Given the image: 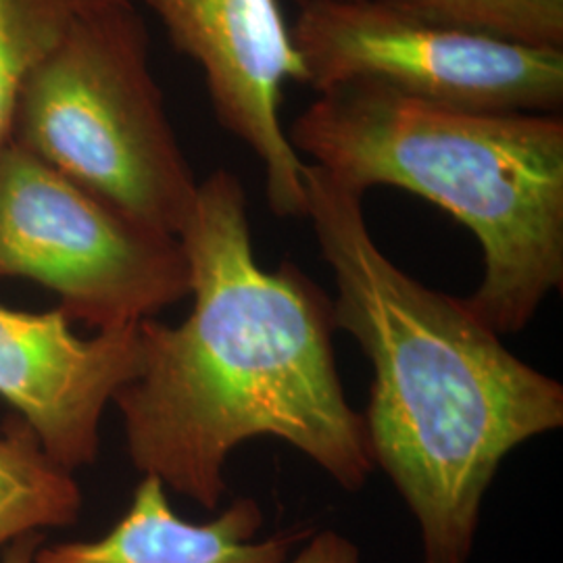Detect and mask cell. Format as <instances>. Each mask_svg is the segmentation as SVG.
Segmentation results:
<instances>
[{
    "mask_svg": "<svg viewBox=\"0 0 563 563\" xmlns=\"http://www.w3.org/2000/svg\"><path fill=\"white\" fill-rule=\"evenodd\" d=\"M0 278L38 282L69 322L99 332L190 297L178 236L134 222L13 141L0 148Z\"/></svg>",
    "mask_w": 563,
    "mask_h": 563,
    "instance_id": "cell-5",
    "label": "cell"
},
{
    "mask_svg": "<svg viewBox=\"0 0 563 563\" xmlns=\"http://www.w3.org/2000/svg\"><path fill=\"white\" fill-rule=\"evenodd\" d=\"M286 563H360V551L346 537L328 530L309 539L301 553Z\"/></svg>",
    "mask_w": 563,
    "mask_h": 563,
    "instance_id": "cell-13",
    "label": "cell"
},
{
    "mask_svg": "<svg viewBox=\"0 0 563 563\" xmlns=\"http://www.w3.org/2000/svg\"><path fill=\"white\" fill-rule=\"evenodd\" d=\"M42 544H44V534L23 537L2 551L0 563H36V553Z\"/></svg>",
    "mask_w": 563,
    "mask_h": 563,
    "instance_id": "cell-14",
    "label": "cell"
},
{
    "mask_svg": "<svg viewBox=\"0 0 563 563\" xmlns=\"http://www.w3.org/2000/svg\"><path fill=\"white\" fill-rule=\"evenodd\" d=\"M307 213L330 265L334 328L372 363L363 416L374 465L422 532L423 563H467L505 457L563 426V386L467 307L405 274L374 241L363 195L305 163Z\"/></svg>",
    "mask_w": 563,
    "mask_h": 563,
    "instance_id": "cell-2",
    "label": "cell"
},
{
    "mask_svg": "<svg viewBox=\"0 0 563 563\" xmlns=\"http://www.w3.org/2000/svg\"><path fill=\"white\" fill-rule=\"evenodd\" d=\"M174 48L201 69L216 120L265 167L276 218L307 213L305 162L280 121L286 81L307 86V69L278 0H141Z\"/></svg>",
    "mask_w": 563,
    "mask_h": 563,
    "instance_id": "cell-7",
    "label": "cell"
},
{
    "mask_svg": "<svg viewBox=\"0 0 563 563\" xmlns=\"http://www.w3.org/2000/svg\"><path fill=\"white\" fill-rule=\"evenodd\" d=\"M115 0H0V148L21 90L71 25Z\"/></svg>",
    "mask_w": 563,
    "mask_h": 563,
    "instance_id": "cell-11",
    "label": "cell"
},
{
    "mask_svg": "<svg viewBox=\"0 0 563 563\" xmlns=\"http://www.w3.org/2000/svg\"><path fill=\"white\" fill-rule=\"evenodd\" d=\"M178 241L192 311L180 325L139 323L141 374L113 399L134 467L216 509L230 453L274 437L360 490L374 460L342 390L325 292L292 263H257L246 192L228 169L199 181Z\"/></svg>",
    "mask_w": 563,
    "mask_h": 563,
    "instance_id": "cell-1",
    "label": "cell"
},
{
    "mask_svg": "<svg viewBox=\"0 0 563 563\" xmlns=\"http://www.w3.org/2000/svg\"><path fill=\"white\" fill-rule=\"evenodd\" d=\"M299 7H302V4H307V2H311V0H295Z\"/></svg>",
    "mask_w": 563,
    "mask_h": 563,
    "instance_id": "cell-15",
    "label": "cell"
},
{
    "mask_svg": "<svg viewBox=\"0 0 563 563\" xmlns=\"http://www.w3.org/2000/svg\"><path fill=\"white\" fill-rule=\"evenodd\" d=\"M288 141L365 197L393 186L434 202L483 246L467 307L499 336L518 334L563 284V118L465 111L369 81L318 92Z\"/></svg>",
    "mask_w": 563,
    "mask_h": 563,
    "instance_id": "cell-3",
    "label": "cell"
},
{
    "mask_svg": "<svg viewBox=\"0 0 563 563\" xmlns=\"http://www.w3.org/2000/svg\"><path fill=\"white\" fill-rule=\"evenodd\" d=\"M141 367L139 325L80 339L59 307L27 313L0 305V397L69 472L97 462L102 413Z\"/></svg>",
    "mask_w": 563,
    "mask_h": 563,
    "instance_id": "cell-8",
    "label": "cell"
},
{
    "mask_svg": "<svg viewBox=\"0 0 563 563\" xmlns=\"http://www.w3.org/2000/svg\"><path fill=\"white\" fill-rule=\"evenodd\" d=\"M411 18L518 42L563 48V0H383Z\"/></svg>",
    "mask_w": 563,
    "mask_h": 563,
    "instance_id": "cell-12",
    "label": "cell"
},
{
    "mask_svg": "<svg viewBox=\"0 0 563 563\" xmlns=\"http://www.w3.org/2000/svg\"><path fill=\"white\" fill-rule=\"evenodd\" d=\"M290 30L316 92L369 81L465 111L562 109L563 48L428 23L383 0H311Z\"/></svg>",
    "mask_w": 563,
    "mask_h": 563,
    "instance_id": "cell-6",
    "label": "cell"
},
{
    "mask_svg": "<svg viewBox=\"0 0 563 563\" xmlns=\"http://www.w3.org/2000/svg\"><path fill=\"white\" fill-rule=\"evenodd\" d=\"M263 511L255 499H236L216 520L180 518L165 495V484L146 474L132 504L97 541L42 544L36 563H286L307 532H282L255 541Z\"/></svg>",
    "mask_w": 563,
    "mask_h": 563,
    "instance_id": "cell-9",
    "label": "cell"
},
{
    "mask_svg": "<svg viewBox=\"0 0 563 563\" xmlns=\"http://www.w3.org/2000/svg\"><path fill=\"white\" fill-rule=\"evenodd\" d=\"M81 504L80 484L44 451L32 426L20 416L7 420L0 434V555L23 537L76 523Z\"/></svg>",
    "mask_w": 563,
    "mask_h": 563,
    "instance_id": "cell-10",
    "label": "cell"
},
{
    "mask_svg": "<svg viewBox=\"0 0 563 563\" xmlns=\"http://www.w3.org/2000/svg\"><path fill=\"white\" fill-rule=\"evenodd\" d=\"M11 141L169 236L180 234L197 199L134 0L109 2L71 25L25 81Z\"/></svg>",
    "mask_w": 563,
    "mask_h": 563,
    "instance_id": "cell-4",
    "label": "cell"
}]
</instances>
